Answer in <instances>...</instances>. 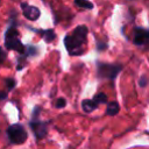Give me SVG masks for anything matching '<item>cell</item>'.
Masks as SVG:
<instances>
[{"label":"cell","instance_id":"6da1fadb","mask_svg":"<svg viewBox=\"0 0 149 149\" xmlns=\"http://www.w3.org/2000/svg\"><path fill=\"white\" fill-rule=\"evenodd\" d=\"M87 35L88 28L85 24H79L64 36L63 43L70 56H80L84 54L87 43Z\"/></svg>","mask_w":149,"mask_h":149},{"label":"cell","instance_id":"7a4b0ae2","mask_svg":"<svg viewBox=\"0 0 149 149\" xmlns=\"http://www.w3.org/2000/svg\"><path fill=\"white\" fill-rule=\"evenodd\" d=\"M3 41H5V47L7 50H14L19 52L20 55L24 52L26 45L20 40V33L17 29V22L15 20V15L12 16L10 19V22L3 35Z\"/></svg>","mask_w":149,"mask_h":149},{"label":"cell","instance_id":"3957f363","mask_svg":"<svg viewBox=\"0 0 149 149\" xmlns=\"http://www.w3.org/2000/svg\"><path fill=\"white\" fill-rule=\"evenodd\" d=\"M40 114H41V107L35 106L33 109L29 127L33 130L36 140H43L48 134V127H49V121H43L40 118Z\"/></svg>","mask_w":149,"mask_h":149},{"label":"cell","instance_id":"277c9868","mask_svg":"<svg viewBox=\"0 0 149 149\" xmlns=\"http://www.w3.org/2000/svg\"><path fill=\"white\" fill-rule=\"evenodd\" d=\"M123 66L120 63H105V62H97V76L100 79L114 80L118 74L122 71Z\"/></svg>","mask_w":149,"mask_h":149},{"label":"cell","instance_id":"5b68a950","mask_svg":"<svg viewBox=\"0 0 149 149\" xmlns=\"http://www.w3.org/2000/svg\"><path fill=\"white\" fill-rule=\"evenodd\" d=\"M7 137L13 144H22L28 139V133L21 123H13L7 128Z\"/></svg>","mask_w":149,"mask_h":149},{"label":"cell","instance_id":"8992f818","mask_svg":"<svg viewBox=\"0 0 149 149\" xmlns=\"http://www.w3.org/2000/svg\"><path fill=\"white\" fill-rule=\"evenodd\" d=\"M132 40L136 47L149 50V29L143 27H134Z\"/></svg>","mask_w":149,"mask_h":149},{"label":"cell","instance_id":"52a82bcc","mask_svg":"<svg viewBox=\"0 0 149 149\" xmlns=\"http://www.w3.org/2000/svg\"><path fill=\"white\" fill-rule=\"evenodd\" d=\"M101 104H107V95L102 92L97 93L92 99H84L81 101V109L85 113H91Z\"/></svg>","mask_w":149,"mask_h":149},{"label":"cell","instance_id":"ba28073f","mask_svg":"<svg viewBox=\"0 0 149 149\" xmlns=\"http://www.w3.org/2000/svg\"><path fill=\"white\" fill-rule=\"evenodd\" d=\"M20 7H21V10H22V14L23 16L29 20V21H37L41 16V10L38 7L36 6H31L29 5L28 2L26 1H22L20 3Z\"/></svg>","mask_w":149,"mask_h":149},{"label":"cell","instance_id":"9c48e42d","mask_svg":"<svg viewBox=\"0 0 149 149\" xmlns=\"http://www.w3.org/2000/svg\"><path fill=\"white\" fill-rule=\"evenodd\" d=\"M36 34H38L47 43H51L56 40V33L54 29H36V28H29Z\"/></svg>","mask_w":149,"mask_h":149},{"label":"cell","instance_id":"30bf717a","mask_svg":"<svg viewBox=\"0 0 149 149\" xmlns=\"http://www.w3.org/2000/svg\"><path fill=\"white\" fill-rule=\"evenodd\" d=\"M120 111V105L118 101L113 100V101H109L107 104V107H106V114L109 115V116H114L119 113Z\"/></svg>","mask_w":149,"mask_h":149},{"label":"cell","instance_id":"8fae6325","mask_svg":"<svg viewBox=\"0 0 149 149\" xmlns=\"http://www.w3.org/2000/svg\"><path fill=\"white\" fill-rule=\"evenodd\" d=\"M38 54V48L36 45H33V44H27L26 45V49H24V52L20 56H22L23 58H28V57H31V56H36Z\"/></svg>","mask_w":149,"mask_h":149},{"label":"cell","instance_id":"7c38bea8","mask_svg":"<svg viewBox=\"0 0 149 149\" xmlns=\"http://www.w3.org/2000/svg\"><path fill=\"white\" fill-rule=\"evenodd\" d=\"M73 3L81 9H93L94 5L90 0H73Z\"/></svg>","mask_w":149,"mask_h":149},{"label":"cell","instance_id":"4fadbf2b","mask_svg":"<svg viewBox=\"0 0 149 149\" xmlns=\"http://www.w3.org/2000/svg\"><path fill=\"white\" fill-rule=\"evenodd\" d=\"M15 84H16V81H15V79H14V78L8 77V78H6V79H5V85H6V87H7V91L13 90V88L15 87Z\"/></svg>","mask_w":149,"mask_h":149},{"label":"cell","instance_id":"5bb4252c","mask_svg":"<svg viewBox=\"0 0 149 149\" xmlns=\"http://www.w3.org/2000/svg\"><path fill=\"white\" fill-rule=\"evenodd\" d=\"M107 47H108L107 40H104V41L98 40V41H97V50H98V51H102V50L107 49Z\"/></svg>","mask_w":149,"mask_h":149},{"label":"cell","instance_id":"9a60e30c","mask_svg":"<svg viewBox=\"0 0 149 149\" xmlns=\"http://www.w3.org/2000/svg\"><path fill=\"white\" fill-rule=\"evenodd\" d=\"M66 106V100L65 98H57L55 101V107L56 108H64Z\"/></svg>","mask_w":149,"mask_h":149},{"label":"cell","instance_id":"2e32d148","mask_svg":"<svg viewBox=\"0 0 149 149\" xmlns=\"http://www.w3.org/2000/svg\"><path fill=\"white\" fill-rule=\"evenodd\" d=\"M147 83H148V78H147V76L142 74V76H141V78H140V80H139L140 86H141V87H144V86L147 85Z\"/></svg>","mask_w":149,"mask_h":149},{"label":"cell","instance_id":"e0dca14e","mask_svg":"<svg viewBox=\"0 0 149 149\" xmlns=\"http://www.w3.org/2000/svg\"><path fill=\"white\" fill-rule=\"evenodd\" d=\"M6 57H7V52H6V51L0 47V64H2V63L5 62Z\"/></svg>","mask_w":149,"mask_h":149},{"label":"cell","instance_id":"ac0fdd59","mask_svg":"<svg viewBox=\"0 0 149 149\" xmlns=\"http://www.w3.org/2000/svg\"><path fill=\"white\" fill-rule=\"evenodd\" d=\"M6 97H7V91H0V100H2V99H6Z\"/></svg>","mask_w":149,"mask_h":149},{"label":"cell","instance_id":"d6986e66","mask_svg":"<svg viewBox=\"0 0 149 149\" xmlns=\"http://www.w3.org/2000/svg\"><path fill=\"white\" fill-rule=\"evenodd\" d=\"M147 134H148V135H149V132H147Z\"/></svg>","mask_w":149,"mask_h":149}]
</instances>
